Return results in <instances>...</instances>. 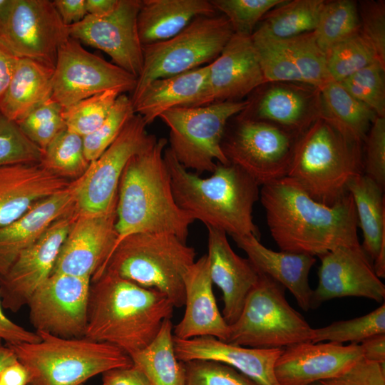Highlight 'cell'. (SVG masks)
Masks as SVG:
<instances>
[{"label":"cell","mask_w":385,"mask_h":385,"mask_svg":"<svg viewBox=\"0 0 385 385\" xmlns=\"http://www.w3.org/2000/svg\"><path fill=\"white\" fill-rule=\"evenodd\" d=\"M208 64L150 82L133 102L135 114L146 125L166 111L178 107H196L207 88Z\"/></svg>","instance_id":"f1b7e54d"},{"label":"cell","mask_w":385,"mask_h":385,"mask_svg":"<svg viewBox=\"0 0 385 385\" xmlns=\"http://www.w3.org/2000/svg\"><path fill=\"white\" fill-rule=\"evenodd\" d=\"M260 198L270 234L282 251L319 257L339 247L360 245L349 192L327 205L286 176L262 185Z\"/></svg>","instance_id":"6da1fadb"},{"label":"cell","mask_w":385,"mask_h":385,"mask_svg":"<svg viewBox=\"0 0 385 385\" xmlns=\"http://www.w3.org/2000/svg\"><path fill=\"white\" fill-rule=\"evenodd\" d=\"M185 385H259L235 369L212 360L183 362Z\"/></svg>","instance_id":"c3c4849f"},{"label":"cell","mask_w":385,"mask_h":385,"mask_svg":"<svg viewBox=\"0 0 385 385\" xmlns=\"http://www.w3.org/2000/svg\"><path fill=\"white\" fill-rule=\"evenodd\" d=\"M80 385H85V384H80ZM101 385H102V384H101Z\"/></svg>","instance_id":"be15d7a7"},{"label":"cell","mask_w":385,"mask_h":385,"mask_svg":"<svg viewBox=\"0 0 385 385\" xmlns=\"http://www.w3.org/2000/svg\"><path fill=\"white\" fill-rule=\"evenodd\" d=\"M91 278L53 272L27 305L36 332L75 339L85 336Z\"/></svg>","instance_id":"9a60e30c"},{"label":"cell","mask_w":385,"mask_h":385,"mask_svg":"<svg viewBox=\"0 0 385 385\" xmlns=\"http://www.w3.org/2000/svg\"><path fill=\"white\" fill-rule=\"evenodd\" d=\"M227 125L221 148L228 162L260 186L286 177L299 135L269 122L235 115Z\"/></svg>","instance_id":"8fae6325"},{"label":"cell","mask_w":385,"mask_h":385,"mask_svg":"<svg viewBox=\"0 0 385 385\" xmlns=\"http://www.w3.org/2000/svg\"><path fill=\"white\" fill-rule=\"evenodd\" d=\"M385 66H368L339 82L355 98L370 108L378 117H385Z\"/></svg>","instance_id":"f6af8a7d"},{"label":"cell","mask_w":385,"mask_h":385,"mask_svg":"<svg viewBox=\"0 0 385 385\" xmlns=\"http://www.w3.org/2000/svg\"><path fill=\"white\" fill-rule=\"evenodd\" d=\"M324 1L284 0L264 15L254 31L277 40L314 31Z\"/></svg>","instance_id":"e575fe53"},{"label":"cell","mask_w":385,"mask_h":385,"mask_svg":"<svg viewBox=\"0 0 385 385\" xmlns=\"http://www.w3.org/2000/svg\"><path fill=\"white\" fill-rule=\"evenodd\" d=\"M178 359L185 362L205 359L227 364L259 385H280L275 363L283 349H259L235 345L212 337L181 339L173 337Z\"/></svg>","instance_id":"603a6c76"},{"label":"cell","mask_w":385,"mask_h":385,"mask_svg":"<svg viewBox=\"0 0 385 385\" xmlns=\"http://www.w3.org/2000/svg\"><path fill=\"white\" fill-rule=\"evenodd\" d=\"M208 68L207 88L197 106L242 101L266 83L249 36L233 34Z\"/></svg>","instance_id":"7402d4cb"},{"label":"cell","mask_w":385,"mask_h":385,"mask_svg":"<svg viewBox=\"0 0 385 385\" xmlns=\"http://www.w3.org/2000/svg\"><path fill=\"white\" fill-rule=\"evenodd\" d=\"M195 258L194 248L174 235L135 233L116 245L93 277L106 272L155 289L164 294L174 307L180 308L185 304L184 276Z\"/></svg>","instance_id":"8992f818"},{"label":"cell","mask_w":385,"mask_h":385,"mask_svg":"<svg viewBox=\"0 0 385 385\" xmlns=\"http://www.w3.org/2000/svg\"><path fill=\"white\" fill-rule=\"evenodd\" d=\"M284 0H210L228 19L234 34L251 36L264 15Z\"/></svg>","instance_id":"bcb514c9"},{"label":"cell","mask_w":385,"mask_h":385,"mask_svg":"<svg viewBox=\"0 0 385 385\" xmlns=\"http://www.w3.org/2000/svg\"><path fill=\"white\" fill-rule=\"evenodd\" d=\"M73 183L66 189L34 204L11 224L0 227V277L18 256L34 244L57 220L75 210Z\"/></svg>","instance_id":"4316f807"},{"label":"cell","mask_w":385,"mask_h":385,"mask_svg":"<svg viewBox=\"0 0 385 385\" xmlns=\"http://www.w3.org/2000/svg\"><path fill=\"white\" fill-rule=\"evenodd\" d=\"M305 83L319 90L332 81L326 53L317 44L314 32L281 40Z\"/></svg>","instance_id":"ab89813d"},{"label":"cell","mask_w":385,"mask_h":385,"mask_svg":"<svg viewBox=\"0 0 385 385\" xmlns=\"http://www.w3.org/2000/svg\"><path fill=\"white\" fill-rule=\"evenodd\" d=\"M360 31L358 4L352 0L325 1L314 34L326 53L333 46Z\"/></svg>","instance_id":"d590c367"},{"label":"cell","mask_w":385,"mask_h":385,"mask_svg":"<svg viewBox=\"0 0 385 385\" xmlns=\"http://www.w3.org/2000/svg\"><path fill=\"white\" fill-rule=\"evenodd\" d=\"M184 287L185 312L173 329V337L181 339L212 337L227 342L229 325L214 296L207 255L195 261L188 270Z\"/></svg>","instance_id":"d4e9b609"},{"label":"cell","mask_w":385,"mask_h":385,"mask_svg":"<svg viewBox=\"0 0 385 385\" xmlns=\"http://www.w3.org/2000/svg\"><path fill=\"white\" fill-rule=\"evenodd\" d=\"M232 237L260 274L270 277L287 288L303 310L312 309L313 290L309 286V274L316 262L314 256L274 251L253 235Z\"/></svg>","instance_id":"83f0119b"},{"label":"cell","mask_w":385,"mask_h":385,"mask_svg":"<svg viewBox=\"0 0 385 385\" xmlns=\"http://www.w3.org/2000/svg\"><path fill=\"white\" fill-rule=\"evenodd\" d=\"M284 287L262 274L248 294L226 342L252 348L284 349L310 341L312 328L293 309Z\"/></svg>","instance_id":"ba28073f"},{"label":"cell","mask_w":385,"mask_h":385,"mask_svg":"<svg viewBox=\"0 0 385 385\" xmlns=\"http://www.w3.org/2000/svg\"><path fill=\"white\" fill-rule=\"evenodd\" d=\"M233 34L224 15L200 16L175 36L143 46V68L132 92V103L153 81L213 61Z\"/></svg>","instance_id":"30bf717a"},{"label":"cell","mask_w":385,"mask_h":385,"mask_svg":"<svg viewBox=\"0 0 385 385\" xmlns=\"http://www.w3.org/2000/svg\"><path fill=\"white\" fill-rule=\"evenodd\" d=\"M362 358L360 344L307 341L283 349L274 374L280 385H309L341 376Z\"/></svg>","instance_id":"44dd1931"},{"label":"cell","mask_w":385,"mask_h":385,"mask_svg":"<svg viewBox=\"0 0 385 385\" xmlns=\"http://www.w3.org/2000/svg\"><path fill=\"white\" fill-rule=\"evenodd\" d=\"M53 2L63 23L67 26L80 22L88 14L85 0H55Z\"/></svg>","instance_id":"11a10c76"},{"label":"cell","mask_w":385,"mask_h":385,"mask_svg":"<svg viewBox=\"0 0 385 385\" xmlns=\"http://www.w3.org/2000/svg\"><path fill=\"white\" fill-rule=\"evenodd\" d=\"M360 345L364 359L385 364V334L370 337L361 342Z\"/></svg>","instance_id":"9f6ffc18"},{"label":"cell","mask_w":385,"mask_h":385,"mask_svg":"<svg viewBox=\"0 0 385 385\" xmlns=\"http://www.w3.org/2000/svg\"><path fill=\"white\" fill-rule=\"evenodd\" d=\"M207 254L212 284L222 291V316L228 325L239 317L245 299L257 284L260 273L247 258L237 255L232 249L227 234L207 227Z\"/></svg>","instance_id":"cb8c5ba5"},{"label":"cell","mask_w":385,"mask_h":385,"mask_svg":"<svg viewBox=\"0 0 385 385\" xmlns=\"http://www.w3.org/2000/svg\"><path fill=\"white\" fill-rule=\"evenodd\" d=\"M116 206L100 214L76 211L52 273L91 279L103 267L118 239Z\"/></svg>","instance_id":"ac0fdd59"},{"label":"cell","mask_w":385,"mask_h":385,"mask_svg":"<svg viewBox=\"0 0 385 385\" xmlns=\"http://www.w3.org/2000/svg\"><path fill=\"white\" fill-rule=\"evenodd\" d=\"M40 163L51 173L70 181L80 178L90 164L85 156L83 137L67 128L47 145Z\"/></svg>","instance_id":"8d00e7d4"},{"label":"cell","mask_w":385,"mask_h":385,"mask_svg":"<svg viewBox=\"0 0 385 385\" xmlns=\"http://www.w3.org/2000/svg\"><path fill=\"white\" fill-rule=\"evenodd\" d=\"M240 114L300 135L323 114L320 90L301 82H266Z\"/></svg>","instance_id":"d6986e66"},{"label":"cell","mask_w":385,"mask_h":385,"mask_svg":"<svg viewBox=\"0 0 385 385\" xmlns=\"http://www.w3.org/2000/svg\"><path fill=\"white\" fill-rule=\"evenodd\" d=\"M134 114L130 98L120 94L102 124L83 138L85 156L89 163L96 160L113 143Z\"/></svg>","instance_id":"7bdbcfd3"},{"label":"cell","mask_w":385,"mask_h":385,"mask_svg":"<svg viewBox=\"0 0 385 385\" xmlns=\"http://www.w3.org/2000/svg\"><path fill=\"white\" fill-rule=\"evenodd\" d=\"M216 11L208 0H142L137 18L140 43L144 46L168 40L195 18Z\"/></svg>","instance_id":"f546056e"},{"label":"cell","mask_w":385,"mask_h":385,"mask_svg":"<svg viewBox=\"0 0 385 385\" xmlns=\"http://www.w3.org/2000/svg\"><path fill=\"white\" fill-rule=\"evenodd\" d=\"M18 58L0 46V100L14 74Z\"/></svg>","instance_id":"6f0895ef"},{"label":"cell","mask_w":385,"mask_h":385,"mask_svg":"<svg viewBox=\"0 0 385 385\" xmlns=\"http://www.w3.org/2000/svg\"><path fill=\"white\" fill-rule=\"evenodd\" d=\"M173 308L162 292L103 272L91 279L84 337L130 356L153 342Z\"/></svg>","instance_id":"7a4b0ae2"},{"label":"cell","mask_w":385,"mask_h":385,"mask_svg":"<svg viewBox=\"0 0 385 385\" xmlns=\"http://www.w3.org/2000/svg\"><path fill=\"white\" fill-rule=\"evenodd\" d=\"M167 143L165 138L158 139L125 167L118 189L115 247L140 232L172 234L186 242L195 220L175 202L163 157Z\"/></svg>","instance_id":"3957f363"},{"label":"cell","mask_w":385,"mask_h":385,"mask_svg":"<svg viewBox=\"0 0 385 385\" xmlns=\"http://www.w3.org/2000/svg\"><path fill=\"white\" fill-rule=\"evenodd\" d=\"M0 385H2L1 382H0Z\"/></svg>","instance_id":"e7e4bbea"},{"label":"cell","mask_w":385,"mask_h":385,"mask_svg":"<svg viewBox=\"0 0 385 385\" xmlns=\"http://www.w3.org/2000/svg\"><path fill=\"white\" fill-rule=\"evenodd\" d=\"M364 174L385 188V117H376L364 141Z\"/></svg>","instance_id":"f907efd6"},{"label":"cell","mask_w":385,"mask_h":385,"mask_svg":"<svg viewBox=\"0 0 385 385\" xmlns=\"http://www.w3.org/2000/svg\"><path fill=\"white\" fill-rule=\"evenodd\" d=\"M137 78L69 38L58 48L52 76V98L63 108L107 91L133 92Z\"/></svg>","instance_id":"5bb4252c"},{"label":"cell","mask_w":385,"mask_h":385,"mask_svg":"<svg viewBox=\"0 0 385 385\" xmlns=\"http://www.w3.org/2000/svg\"><path fill=\"white\" fill-rule=\"evenodd\" d=\"M363 144L322 115L297 137L287 177L316 201L333 205L364 174Z\"/></svg>","instance_id":"5b68a950"},{"label":"cell","mask_w":385,"mask_h":385,"mask_svg":"<svg viewBox=\"0 0 385 385\" xmlns=\"http://www.w3.org/2000/svg\"><path fill=\"white\" fill-rule=\"evenodd\" d=\"M163 157L175 202L182 210L231 237L253 235L260 240L252 217L260 185L253 178L235 165L219 163L211 176L202 178L185 168L169 148Z\"/></svg>","instance_id":"277c9868"},{"label":"cell","mask_w":385,"mask_h":385,"mask_svg":"<svg viewBox=\"0 0 385 385\" xmlns=\"http://www.w3.org/2000/svg\"><path fill=\"white\" fill-rule=\"evenodd\" d=\"M248 103L225 101L165 111L159 118L170 130L168 148L185 168L197 174L213 173L217 163L229 164L221 148L225 128Z\"/></svg>","instance_id":"9c48e42d"},{"label":"cell","mask_w":385,"mask_h":385,"mask_svg":"<svg viewBox=\"0 0 385 385\" xmlns=\"http://www.w3.org/2000/svg\"><path fill=\"white\" fill-rule=\"evenodd\" d=\"M102 375V385H151L144 372L134 364L110 369Z\"/></svg>","instance_id":"f5cc1de1"},{"label":"cell","mask_w":385,"mask_h":385,"mask_svg":"<svg viewBox=\"0 0 385 385\" xmlns=\"http://www.w3.org/2000/svg\"><path fill=\"white\" fill-rule=\"evenodd\" d=\"M0 382L2 385H28V372L17 360L1 371Z\"/></svg>","instance_id":"680465c9"},{"label":"cell","mask_w":385,"mask_h":385,"mask_svg":"<svg viewBox=\"0 0 385 385\" xmlns=\"http://www.w3.org/2000/svg\"><path fill=\"white\" fill-rule=\"evenodd\" d=\"M309 385H325V384H323V383L321 382V381H318V382H315V383H313V384H309Z\"/></svg>","instance_id":"6125c7cd"},{"label":"cell","mask_w":385,"mask_h":385,"mask_svg":"<svg viewBox=\"0 0 385 385\" xmlns=\"http://www.w3.org/2000/svg\"><path fill=\"white\" fill-rule=\"evenodd\" d=\"M322 115L346 137L363 143L376 114L353 97L339 82L330 81L320 89Z\"/></svg>","instance_id":"d6a6232c"},{"label":"cell","mask_w":385,"mask_h":385,"mask_svg":"<svg viewBox=\"0 0 385 385\" xmlns=\"http://www.w3.org/2000/svg\"><path fill=\"white\" fill-rule=\"evenodd\" d=\"M140 5V0H119L116 8L108 14H87L80 22L68 26L69 36L103 51L114 64L138 78L143 63L137 25Z\"/></svg>","instance_id":"2e32d148"},{"label":"cell","mask_w":385,"mask_h":385,"mask_svg":"<svg viewBox=\"0 0 385 385\" xmlns=\"http://www.w3.org/2000/svg\"><path fill=\"white\" fill-rule=\"evenodd\" d=\"M0 339V373L7 366L17 361L16 356L12 349L7 344H4Z\"/></svg>","instance_id":"94428289"},{"label":"cell","mask_w":385,"mask_h":385,"mask_svg":"<svg viewBox=\"0 0 385 385\" xmlns=\"http://www.w3.org/2000/svg\"><path fill=\"white\" fill-rule=\"evenodd\" d=\"M70 38L53 1L11 0L0 19V46L17 58L54 68L59 47Z\"/></svg>","instance_id":"4fadbf2b"},{"label":"cell","mask_w":385,"mask_h":385,"mask_svg":"<svg viewBox=\"0 0 385 385\" xmlns=\"http://www.w3.org/2000/svg\"><path fill=\"white\" fill-rule=\"evenodd\" d=\"M173 329L171 319H165L153 342L130 356L151 385H185L184 364L175 353Z\"/></svg>","instance_id":"836d02e7"},{"label":"cell","mask_w":385,"mask_h":385,"mask_svg":"<svg viewBox=\"0 0 385 385\" xmlns=\"http://www.w3.org/2000/svg\"><path fill=\"white\" fill-rule=\"evenodd\" d=\"M385 334V303L366 315L334 322L326 327L312 329L310 342L359 344L366 339Z\"/></svg>","instance_id":"f35d334b"},{"label":"cell","mask_w":385,"mask_h":385,"mask_svg":"<svg viewBox=\"0 0 385 385\" xmlns=\"http://www.w3.org/2000/svg\"><path fill=\"white\" fill-rule=\"evenodd\" d=\"M120 94L118 91H107L63 108L66 128L83 138L94 132L105 120Z\"/></svg>","instance_id":"b9f144b4"},{"label":"cell","mask_w":385,"mask_h":385,"mask_svg":"<svg viewBox=\"0 0 385 385\" xmlns=\"http://www.w3.org/2000/svg\"><path fill=\"white\" fill-rule=\"evenodd\" d=\"M53 68L39 62L18 58L11 80L0 100V113L19 122L51 98Z\"/></svg>","instance_id":"4dcf8cb0"},{"label":"cell","mask_w":385,"mask_h":385,"mask_svg":"<svg viewBox=\"0 0 385 385\" xmlns=\"http://www.w3.org/2000/svg\"><path fill=\"white\" fill-rule=\"evenodd\" d=\"M358 4L360 33L370 43L385 66V1L364 0Z\"/></svg>","instance_id":"681fc988"},{"label":"cell","mask_w":385,"mask_h":385,"mask_svg":"<svg viewBox=\"0 0 385 385\" xmlns=\"http://www.w3.org/2000/svg\"><path fill=\"white\" fill-rule=\"evenodd\" d=\"M326 58L329 75L336 82H341L374 63L385 66L360 31L328 49Z\"/></svg>","instance_id":"74e56055"},{"label":"cell","mask_w":385,"mask_h":385,"mask_svg":"<svg viewBox=\"0 0 385 385\" xmlns=\"http://www.w3.org/2000/svg\"><path fill=\"white\" fill-rule=\"evenodd\" d=\"M384 190L376 182L362 174L349 186L363 234L362 249L371 261L385 242V199Z\"/></svg>","instance_id":"1f68e13d"},{"label":"cell","mask_w":385,"mask_h":385,"mask_svg":"<svg viewBox=\"0 0 385 385\" xmlns=\"http://www.w3.org/2000/svg\"><path fill=\"white\" fill-rule=\"evenodd\" d=\"M36 333L38 342L7 344L26 368L28 385H80L96 375L133 364L129 355L107 343Z\"/></svg>","instance_id":"52a82bcc"},{"label":"cell","mask_w":385,"mask_h":385,"mask_svg":"<svg viewBox=\"0 0 385 385\" xmlns=\"http://www.w3.org/2000/svg\"><path fill=\"white\" fill-rule=\"evenodd\" d=\"M75 213L76 208L55 221L18 256L6 273L0 277L3 308L18 312L27 305L36 289L51 274Z\"/></svg>","instance_id":"e0dca14e"},{"label":"cell","mask_w":385,"mask_h":385,"mask_svg":"<svg viewBox=\"0 0 385 385\" xmlns=\"http://www.w3.org/2000/svg\"><path fill=\"white\" fill-rule=\"evenodd\" d=\"M146 126L143 118L134 114L113 143L73 181L77 212L103 213L117 204L119 182L128 162L158 140Z\"/></svg>","instance_id":"7c38bea8"},{"label":"cell","mask_w":385,"mask_h":385,"mask_svg":"<svg viewBox=\"0 0 385 385\" xmlns=\"http://www.w3.org/2000/svg\"><path fill=\"white\" fill-rule=\"evenodd\" d=\"M321 382L325 385H385L384 364L363 357L341 376Z\"/></svg>","instance_id":"816d5d0a"},{"label":"cell","mask_w":385,"mask_h":385,"mask_svg":"<svg viewBox=\"0 0 385 385\" xmlns=\"http://www.w3.org/2000/svg\"><path fill=\"white\" fill-rule=\"evenodd\" d=\"M43 151L14 122L0 113V166L40 163Z\"/></svg>","instance_id":"7dc6e473"},{"label":"cell","mask_w":385,"mask_h":385,"mask_svg":"<svg viewBox=\"0 0 385 385\" xmlns=\"http://www.w3.org/2000/svg\"><path fill=\"white\" fill-rule=\"evenodd\" d=\"M0 297V339L6 344L34 343L41 340L36 332H30L9 319L3 312Z\"/></svg>","instance_id":"db71d44e"},{"label":"cell","mask_w":385,"mask_h":385,"mask_svg":"<svg viewBox=\"0 0 385 385\" xmlns=\"http://www.w3.org/2000/svg\"><path fill=\"white\" fill-rule=\"evenodd\" d=\"M251 39L266 82L304 83L281 40L255 31Z\"/></svg>","instance_id":"60d3db41"},{"label":"cell","mask_w":385,"mask_h":385,"mask_svg":"<svg viewBox=\"0 0 385 385\" xmlns=\"http://www.w3.org/2000/svg\"><path fill=\"white\" fill-rule=\"evenodd\" d=\"M63 108L52 98L17 122L23 133L42 151L66 128Z\"/></svg>","instance_id":"ee69618b"},{"label":"cell","mask_w":385,"mask_h":385,"mask_svg":"<svg viewBox=\"0 0 385 385\" xmlns=\"http://www.w3.org/2000/svg\"><path fill=\"white\" fill-rule=\"evenodd\" d=\"M71 183L51 173L41 163L0 166V227L14 222L37 202L66 189Z\"/></svg>","instance_id":"484cf974"},{"label":"cell","mask_w":385,"mask_h":385,"mask_svg":"<svg viewBox=\"0 0 385 385\" xmlns=\"http://www.w3.org/2000/svg\"><path fill=\"white\" fill-rule=\"evenodd\" d=\"M319 257V282L313 290L312 309L323 302L344 297L384 302L385 286L361 245L339 247Z\"/></svg>","instance_id":"ffe728a7"},{"label":"cell","mask_w":385,"mask_h":385,"mask_svg":"<svg viewBox=\"0 0 385 385\" xmlns=\"http://www.w3.org/2000/svg\"><path fill=\"white\" fill-rule=\"evenodd\" d=\"M119 0H85L88 14L103 16L112 12L117 6Z\"/></svg>","instance_id":"91938a15"}]
</instances>
